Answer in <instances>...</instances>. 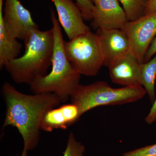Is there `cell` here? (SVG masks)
Returning <instances> with one entry per match:
<instances>
[{
	"mask_svg": "<svg viewBox=\"0 0 156 156\" xmlns=\"http://www.w3.org/2000/svg\"><path fill=\"white\" fill-rule=\"evenodd\" d=\"M95 34L100 44L104 65L108 67L126 55L131 49L128 37L122 29H98Z\"/></svg>",
	"mask_w": 156,
	"mask_h": 156,
	"instance_id": "8",
	"label": "cell"
},
{
	"mask_svg": "<svg viewBox=\"0 0 156 156\" xmlns=\"http://www.w3.org/2000/svg\"><path fill=\"white\" fill-rule=\"evenodd\" d=\"M50 10L54 35L52 69L49 73L35 80L29 86L34 94L53 93L62 103H65L69 99L73 90L80 84L81 75L68 59L60 23L55 12L51 9Z\"/></svg>",
	"mask_w": 156,
	"mask_h": 156,
	"instance_id": "2",
	"label": "cell"
},
{
	"mask_svg": "<svg viewBox=\"0 0 156 156\" xmlns=\"http://www.w3.org/2000/svg\"><path fill=\"white\" fill-rule=\"evenodd\" d=\"M3 20L6 30L17 40L24 41L32 30L39 28L19 0H5Z\"/></svg>",
	"mask_w": 156,
	"mask_h": 156,
	"instance_id": "7",
	"label": "cell"
},
{
	"mask_svg": "<svg viewBox=\"0 0 156 156\" xmlns=\"http://www.w3.org/2000/svg\"><path fill=\"white\" fill-rule=\"evenodd\" d=\"M156 53V35L151 42L144 56V62H147ZM143 62V63H144Z\"/></svg>",
	"mask_w": 156,
	"mask_h": 156,
	"instance_id": "19",
	"label": "cell"
},
{
	"mask_svg": "<svg viewBox=\"0 0 156 156\" xmlns=\"http://www.w3.org/2000/svg\"><path fill=\"white\" fill-rule=\"evenodd\" d=\"M93 25L98 29H122L128 20L118 0H100L94 4Z\"/></svg>",
	"mask_w": 156,
	"mask_h": 156,
	"instance_id": "9",
	"label": "cell"
},
{
	"mask_svg": "<svg viewBox=\"0 0 156 156\" xmlns=\"http://www.w3.org/2000/svg\"><path fill=\"white\" fill-rule=\"evenodd\" d=\"M91 1L94 3V4H95V3H97V2H98V1H100V0H91Z\"/></svg>",
	"mask_w": 156,
	"mask_h": 156,
	"instance_id": "23",
	"label": "cell"
},
{
	"mask_svg": "<svg viewBox=\"0 0 156 156\" xmlns=\"http://www.w3.org/2000/svg\"><path fill=\"white\" fill-rule=\"evenodd\" d=\"M141 64L130 49L126 55L108 66L112 82L125 87L141 86Z\"/></svg>",
	"mask_w": 156,
	"mask_h": 156,
	"instance_id": "10",
	"label": "cell"
},
{
	"mask_svg": "<svg viewBox=\"0 0 156 156\" xmlns=\"http://www.w3.org/2000/svg\"><path fill=\"white\" fill-rule=\"evenodd\" d=\"M145 121L148 124H153L156 121V98L149 112L146 117Z\"/></svg>",
	"mask_w": 156,
	"mask_h": 156,
	"instance_id": "20",
	"label": "cell"
},
{
	"mask_svg": "<svg viewBox=\"0 0 156 156\" xmlns=\"http://www.w3.org/2000/svg\"><path fill=\"white\" fill-rule=\"evenodd\" d=\"M3 0H0V68L18 57L22 44L11 36L4 26L3 20Z\"/></svg>",
	"mask_w": 156,
	"mask_h": 156,
	"instance_id": "13",
	"label": "cell"
},
{
	"mask_svg": "<svg viewBox=\"0 0 156 156\" xmlns=\"http://www.w3.org/2000/svg\"><path fill=\"white\" fill-rule=\"evenodd\" d=\"M64 48L69 61L80 75L94 76L104 65L98 37L90 30L64 41Z\"/></svg>",
	"mask_w": 156,
	"mask_h": 156,
	"instance_id": "5",
	"label": "cell"
},
{
	"mask_svg": "<svg viewBox=\"0 0 156 156\" xmlns=\"http://www.w3.org/2000/svg\"><path fill=\"white\" fill-rule=\"evenodd\" d=\"M81 117L76 105L71 102L63 105L51 109L45 114L41 123V130L51 132L56 129H67Z\"/></svg>",
	"mask_w": 156,
	"mask_h": 156,
	"instance_id": "12",
	"label": "cell"
},
{
	"mask_svg": "<svg viewBox=\"0 0 156 156\" xmlns=\"http://www.w3.org/2000/svg\"><path fill=\"white\" fill-rule=\"evenodd\" d=\"M76 5L80 10L84 19L92 20L94 4L91 0H76Z\"/></svg>",
	"mask_w": 156,
	"mask_h": 156,
	"instance_id": "17",
	"label": "cell"
},
{
	"mask_svg": "<svg viewBox=\"0 0 156 156\" xmlns=\"http://www.w3.org/2000/svg\"><path fill=\"white\" fill-rule=\"evenodd\" d=\"M55 5L58 20L69 40L90 30L84 22L80 10L72 0H51Z\"/></svg>",
	"mask_w": 156,
	"mask_h": 156,
	"instance_id": "11",
	"label": "cell"
},
{
	"mask_svg": "<svg viewBox=\"0 0 156 156\" xmlns=\"http://www.w3.org/2000/svg\"><path fill=\"white\" fill-rule=\"evenodd\" d=\"M156 11V0H151L146 9L144 15Z\"/></svg>",
	"mask_w": 156,
	"mask_h": 156,
	"instance_id": "21",
	"label": "cell"
},
{
	"mask_svg": "<svg viewBox=\"0 0 156 156\" xmlns=\"http://www.w3.org/2000/svg\"><path fill=\"white\" fill-rule=\"evenodd\" d=\"M85 147L80 142L77 141L72 132L68 138L67 145L63 156H83Z\"/></svg>",
	"mask_w": 156,
	"mask_h": 156,
	"instance_id": "16",
	"label": "cell"
},
{
	"mask_svg": "<svg viewBox=\"0 0 156 156\" xmlns=\"http://www.w3.org/2000/svg\"><path fill=\"white\" fill-rule=\"evenodd\" d=\"M120 156H156V143L130 151Z\"/></svg>",
	"mask_w": 156,
	"mask_h": 156,
	"instance_id": "18",
	"label": "cell"
},
{
	"mask_svg": "<svg viewBox=\"0 0 156 156\" xmlns=\"http://www.w3.org/2000/svg\"><path fill=\"white\" fill-rule=\"evenodd\" d=\"M147 94L142 86L113 88L104 81L88 85L79 84L71 95V102L76 105L82 116L98 106L121 105L135 102Z\"/></svg>",
	"mask_w": 156,
	"mask_h": 156,
	"instance_id": "4",
	"label": "cell"
},
{
	"mask_svg": "<svg viewBox=\"0 0 156 156\" xmlns=\"http://www.w3.org/2000/svg\"><path fill=\"white\" fill-rule=\"evenodd\" d=\"M123 6L128 21H133L144 16L151 0H119Z\"/></svg>",
	"mask_w": 156,
	"mask_h": 156,
	"instance_id": "15",
	"label": "cell"
},
{
	"mask_svg": "<svg viewBox=\"0 0 156 156\" xmlns=\"http://www.w3.org/2000/svg\"><path fill=\"white\" fill-rule=\"evenodd\" d=\"M156 77V56L147 62L141 63L140 69V83L148 95L151 103L156 99L155 82Z\"/></svg>",
	"mask_w": 156,
	"mask_h": 156,
	"instance_id": "14",
	"label": "cell"
},
{
	"mask_svg": "<svg viewBox=\"0 0 156 156\" xmlns=\"http://www.w3.org/2000/svg\"><path fill=\"white\" fill-rule=\"evenodd\" d=\"M27 151H28L27 150L23 148V151L21 156H27Z\"/></svg>",
	"mask_w": 156,
	"mask_h": 156,
	"instance_id": "22",
	"label": "cell"
},
{
	"mask_svg": "<svg viewBox=\"0 0 156 156\" xmlns=\"http://www.w3.org/2000/svg\"><path fill=\"white\" fill-rule=\"evenodd\" d=\"M23 41V55L9 62L5 67L14 82L29 85L38 78L46 76L52 65L54 47L53 30H34Z\"/></svg>",
	"mask_w": 156,
	"mask_h": 156,
	"instance_id": "3",
	"label": "cell"
},
{
	"mask_svg": "<svg viewBox=\"0 0 156 156\" xmlns=\"http://www.w3.org/2000/svg\"><path fill=\"white\" fill-rule=\"evenodd\" d=\"M122 30L128 37L131 50L140 62L143 63L145 53L156 35V11L128 21Z\"/></svg>",
	"mask_w": 156,
	"mask_h": 156,
	"instance_id": "6",
	"label": "cell"
},
{
	"mask_svg": "<svg viewBox=\"0 0 156 156\" xmlns=\"http://www.w3.org/2000/svg\"><path fill=\"white\" fill-rule=\"evenodd\" d=\"M2 93L6 107L2 128L15 127L23 139V148L32 150L39 143L44 115L49 110L57 107L61 101L53 93H23L7 82L3 84Z\"/></svg>",
	"mask_w": 156,
	"mask_h": 156,
	"instance_id": "1",
	"label": "cell"
}]
</instances>
